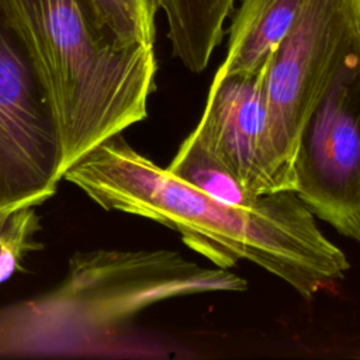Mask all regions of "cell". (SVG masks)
Here are the masks:
<instances>
[{
    "mask_svg": "<svg viewBox=\"0 0 360 360\" xmlns=\"http://www.w3.org/2000/svg\"><path fill=\"white\" fill-rule=\"evenodd\" d=\"M105 210L156 221L181 235L217 267L248 260L311 300L350 264L292 190L263 194L250 207L217 200L136 152L121 132L87 150L63 173Z\"/></svg>",
    "mask_w": 360,
    "mask_h": 360,
    "instance_id": "1",
    "label": "cell"
},
{
    "mask_svg": "<svg viewBox=\"0 0 360 360\" xmlns=\"http://www.w3.org/2000/svg\"><path fill=\"white\" fill-rule=\"evenodd\" d=\"M49 91L63 145L62 173L105 138L146 117L153 46L120 42L89 0H0Z\"/></svg>",
    "mask_w": 360,
    "mask_h": 360,
    "instance_id": "2",
    "label": "cell"
},
{
    "mask_svg": "<svg viewBox=\"0 0 360 360\" xmlns=\"http://www.w3.org/2000/svg\"><path fill=\"white\" fill-rule=\"evenodd\" d=\"M246 288L228 269L204 267L173 250L80 253L55 290L1 311L0 353L93 346L159 301Z\"/></svg>",
    "mask_w": 360,
    "mask_h": 360,
    "instance_id": "3",
    "label": "cell"
},
{
    "mask_svg": "<svg viewBox=\"0 0 360 360\" xmlns=\"http://www.w3.org/2000/svg\"><path fill=\"white\" fill-rule=\"evenodd\" d=\"M359 38L360 0H304L271 52L264 79V160L274 191L294 188L292 160L301 128Z\"/></svg>",
    "mask_w": 360,
    "mask_h": 360,
    "instance_id": "4",
    "label": "cell"
},
{
    "mask_svg": "<svg viewBox=\"0 0 360 360\" xmlns=\"http://www.w3.org/2000/svg\"><path fill=\"white\" fill-rule=\"evenodd\" d=\"M63 145L49 91L0 7V214L39 205L62 180Z\"/></svg>",
    "mask_w": 360,
    "mask_h": 360,
    "instance_id": "5",
    "label": "cell"
},
{
    "mask_svg": "<svg viewBox=\"0 0 360 360\" xmlns=\"http://www.w3.org/2000/svg\"><path fill=\"white\" fill-rule=\"evenodd\" d=\"M292 176L304 204L360 243V38L301 128Z\"/></svg>",
    "mask_w": 360,
    "mask_h": 360,
    "instance_id": "6",
    "label": "cell"
},
{
    "mask_svg": "<svg viewBox=\"0 0 360 360\" xmlns=\"http://www.w3.org/2000/svg\"><path fill=\"white\" fill-rule=\"evenodd\" d=\"M267 62L252 72L215 73L204 112L194 128L255 195L276 193L264 160Z\"/></svg>",
    "mask_w": 360,
    "mask_h": 360,
    "instance_id": "7",
    "label": "cell"
},
{
    "mask_svg": "<svg viewBox=\"0 0 360 360\" xmlns=\"http://www.w3.org/2000/svg\"><path fill=\"white\" fill-rule=\"evenodd\" d=\"M304 0H242L218 75L262 68L292 25Z\"/></svg>",
    "mask_w": 360,
    "mask_h": 360,
    "instance_id": "8",
    "label": "cell"
},
{
    "mask_svg": "<svg viewBox=\"0 0 360 360\" xmlns=\"http://www.w3.org/2000/svg\"><path fill=\"white\" fill-rule=\"evenodd\" d=\"M235 0H158L167 18L173 55L191 72H202L222 39Z\"/></svg>",
    "mask_w": 360,
    "mask_h": 360,
    "instance_id": "9",
    "label": "cell"
},
{
    "mask_svg": "<svg viewBox=\"0 0 360 360\" xmlns=\"http://www.w3.org/2000/svg\"><path fill=\"white\" fill-rule=\"evenodd\" d=\"M167 169L208 195L236 207H250L263 195L248 191L233 172L194 131L181 142Z\"/></svg>",
    "mask_w": 360,
    "mask_h": 360,
    "instance_id": "10",
    "label": "cell"
},
{
    "mask_svg": "<svg viewBox=\"0 0 360 360\" xmlns=\"http://www.w3.org/2000/svg\"><path fill=\"white\" fill-rule=\"evenodd\" d=\"M100 22L125 45L155 42L158 0H89Z\"/></svg>",
    "mask_w": 360,
    "mask_h": 360,
    "instance_id": "11",
    "label": "cell"
},
{
    "mask_svg": "<svg viewBox=\"0 0 360 360\" xmlns=\"http://www.w3.org/2000/svg\"><path fill=\"white\" fill-rule=\"evenodd\" d=\"M39 229L41 222L35 205L18 208L8 215L0 231V284L21 269L20 262L28 252L42 248L35 240Z\"/></svg>",
    "mask_w": 360,
    "mask_h": 360,
    "instance_id": "12",
    "label": "cell"
},
{
    "mask_svg": "<svg viewBox=\"0 0 360 360\" xmlns=\"http://www.w3.org/2000/svg\"><path fill=\"white\" fill-rule=\"evenodd\" d=\"M8 215H10V214H0V231L3 229V225H4L6 219L8 218Z\"/></svg>",
    "mask_w": 360,
    "mask_h": 360,
    "instance_id": "13",
    "label": "cell"
}]
</instances>
